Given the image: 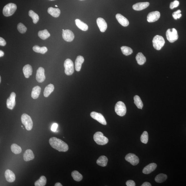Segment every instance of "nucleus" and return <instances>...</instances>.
Listing matches in <instances>:
<instances>
[{
	"label": "nucleus",
	"mask_w": 186,
	"mask_h": 186,
	"mask_svg": "<svg viewBox=\"0 0 186 186\" xmlns=\"http://www.w3.org/2000/svg\"><path fill=\"white\" fill-rule=\"evenodd\" d=\"M80 1H83V0H80Z\"/></svg>",
	"instance_id": "4d7b16f0"
},
{
	"label": "nucleus",
	"mask_w": 186,
	"mask_h": 186,
	"mask_svg": "<svg viewBox=\"0 0 186 186\" xmlns=\"http://www.w3.org/2000/svg\"><path fill=\"white\" fill-rule=\"evenodd\" d=\"M91 117L99 122L101 124L104 125L107 124V122L104 117L101 113L95 112H92L90 114Z\"/></svg>",
	"instance_id": "9b49d317"
},
{
	"label": "nucleus",
	"mask_w": 186,
	"mask_h": 186,
	"mask_svg": "<svg viewBox=\"0 0 186 186\" xmlns=\"http://www.w3.org/2000/svg\"><path fill=\"white\" fill-rule=\"evenodd\" d=\"M126 186H136L135 183L134 181L129 180L127 181L126 183Z\"/></svg>",
	"instance_id": "a19ab883"
},
{
	"label": "nucleus",
	"mask_w": 186,
	"mask_h": 186,
	"mask_svg": "<svg viewBox=\"0 0 186 186\" xmlns=\"http://www.w3.org/2000/svg\"><path fill=\"white\" fill-rule=\"evenodd\" d=\"M134 103L137 108L140 109H142L143 106V103L141 98L138 95H136L134 97Z\"/></svg>",
	"instance_id": "72a5a7b5"
},
{
	"label": "nucleus",
	"mask_w": 186,
	"mask_h": 186,
	"mask_svg": "<svg viewBox=\"0 0 186 186\" xmlns=\"http://www.w3.org/2000/svg\"><path fill=\"white\" fill-rule=\"evenodd\" d=\"M177 19H180V17L182 16V14L180 13V14H177Z\"/></svg>",
	"instance_id": "8fccbe9b"
},
{
	"label": "nucleus",
	"mask_w": 186,
	"mask_h": 186,
	"mask_svg": "<svg viewBox=\"0 0 186 186\" xmlns=\"http://www.w3.org/2000/svg\"><path fill=\"white\" fill-rule=\"evenodd\" d=\"M115 111L118 116H122L126 114V105L123 102L118 101L115 107Z\"/></svg>",
	"instance_id": "0eeeda50"
},
{
	"label": "nucleus",
	"mask_w": 186,
	"mask_h": 186,
	"mask_svg": "<svg viewBox=\"0 0 186 186\" xmlns=\"http://www.w3.org/2000/svg\"><path fill=\"white\" fill-rule=\"evenodd\" d=\"M17 7L16 4L13 3H9L6 5L3 8V15L6 17L11 16L14 14L17 9Z\"/></svg>",
	"instance_id": "7ed1b4c3"
},
{
	"label": "nucleus",
	"mask_w": 186,
	"mask_h": 186,
	"mask_svg": "<svg viewBox=\"0 0 186 186\" xmlns=\"http://www.w3.org/2000/svg\"><path fill=\"white\" fill-rule=\"evenodd\" d=\"M136 59L138 64L140 65H144L146 61V58L141 52H139L137 54Z\"/></svg>",
	"instance_id": "bb28decb"
},
{
	"label": "nucleus",
	"mask_w": 186,
	"mask_h": 186,
	"mask_svg": "<svg viewBox=\"0 0 186 186\" xmlns=\"http://www.w3.org/2000/svg\"><path fill=\"white\" fill-rule=\"evenodd\" d=\"M93 139L95 142L100 145H104L108 142L109 140L106 136H104L103 133L97 132L93 136Z\"/></svg>",
	"instance_id": "f03ea898"
},
{
	"label": "nucleus",
	"mask_w": 186,
	"mask_h": 186,
	"mask_svg": "<svg viewBox=\"0 0 186 186\" xmlns=\"http://www.w3.org/2000/svg\"><path fill=\"white\" fill-rule=\"evenodd\" d=\"M157 167V164L155 163H151L144 167L142 171L144 174H149L154 171Z\"/></svg>",
	"instance_id": "6ab92c4d"
},
{
	"label": "nucleus",
	"mask_w": 186,
	"mask_h": 186,
	"mask_svg": "<svg viewBox=\"0 0 186 186\" xmlns=\"http://www.w3.org/2000/svg\"><path fill=\"white\" fill-rule=\"evenodd\" d=\"M4 55V52H3L2 50H0V57H1Z\"/></svg>",
	"instance_id": "49530a36"
},
{
	"label": "nucleus",
	"mask_w": 186,
	"mask_h": 186,
	"mask_svg": "<svg viewBox=\"0 0 186 186\" xmlns=\"http://www.w3.org/2000/svg\"><path fill=\"white\" fill-rule=\"evenodd\" d=\"M38 35L40 38L43 40H45L50 37V34L47 29H44L43 30L39 31L38 32Z\"/></svg>",
	"instance_id": "c85d7f7f"
},
{
	"label": "nucleus",
	"mask_w": 186,
	"mask_h": 186,
	"mask_svg": "<svg viewBox=\"0 0 186 186\" xmlns=\"http://www.w3.org/2000/svg\"><path fill=\"white\" fill-rule=\"evenodd\" d=\"M50 146L59 152H66L68 150V144L62 140L56 137H52L49 140Z\"/></svg>",
	"instance_id": "f257e3e1"
},
{
	"label": "nucleus",
	"mask_w": 186,
	"mask_h": 186,
	"mask_svg": "<svg viewBox=\"0 0 186 186\" xmlns=\"http://www.w3.org/2000/svg\"><path fill=\"white\" fill-rule=\"evenodd\" d=\"M172 16L174 19L177 20L178 19L177 14H173Z\"/></svg>",
	"instance_id": "a18cd8bd"
},
{
	"label": "nucleus",
	"mask_w": 186,
	"mask_h": 186,
	"mask_svg": "<svg viewBox=\"0 0 186 186\" xmlns=\"http://www.w3.org/2000/svg\"><path fill=\"white\" fill-rule=\"evenodd\" d=\"M121 49L122 53L125 55H130L133 53V50L130 47L123 46L121 47Z\"/></svg>",
	"instance_id": "e433bc0d"
},
{
	"label": "nucleus",
	"mask_w": 186,
	"mask_h": 186,
	"mask_svg": "<svg viewBox=\"0 0 186 186\" xmlns=\"http://www.w3.org/2000/svg\"><path fill=\"white\" fill-rule=\"evenodd\" d=\"M16 95L14 92L11 94L10 96L7 100L6 105L9 109L13 110L16 105L15 98Z\"/></svg>",
	"instance_id": "1a4fd4ad"
},
{
	"label": "nucleus",
	"mask_w": 186,
	"mask_h": 186,
	"mask_svg": "<svg viewBox=\"0 0 186 186\" xmlns=\"http://www.w3.org/2000/svg\"><path fill=\"white\" fill-rule=\"evenodd\" d=\"M181 11L180 10H178L177 11H175V12H174L173 14H180V13H181Z\"/></svg>",
	"instance_id": "de8ad7c7"
},
{
	"label": "nucleus",
	"mask_w": 186,
	"mask_h": 186,
	"mask_svg": "<svg viewBox=\"0 0 186 186\" xmlns=\"http://www.w3.org/2000/svg\"><path fill=\"white\" fill-rule=\"evenodd\" d=\"M54 88H54V85L52 84H50L48 85L44 89V96L45 97H48L50 95V94L54 91Z\"/></svg>",
	"instance_id": "cd10ccee"
},
{
	"label": "nucleus",
	"mask_w": 186,
	"mask_h": 186,
	"mask_svg": "<svg viewBox=\"0 0 186 186\" xmlns=\"http://www.w3.org/2000/svg\"><path fill=\"white\" fill-rule=\"evenodd\" d=\"M1 77H0V83H1Z\"/></svg>",
	"instance_id": "3c124183"
},
{
	"label": "nucleus",
	"mask_w": 186,
	"mask_h": 186,
	"mask_svg": "<svg viewBox=\"0 0 186 186\" xmlns=\"http://www.w3.org/2000/svg\"><path fill=\"white\" fill-rule=\"evenodd\" d=\"M5 176L7 181L8 182H13L15 180V175L14 173L10 169H8L5 171Z\"/></svg>",
	"instance_id": "dca6fc26"
},
{
	"label": "nucleus",
	"mask_w": 186,
	"mask_h": 186,
	"mask_svg": "<svg viewBox=\"0 0 186 186\" xmlns=\"http://www.w3.org/2000/svg\"><path fill=\"white\" fill-rule=\"evenodd\" d=\"M108 159L106 156H101L97 161V163L101 167H105L107 164Z\"/></svg>",
	"instance_id": "393cba45"
},
{
	"label": "nucleus",
	"mask_w": 186,
	"mask_h": 186,
	"mask_svg": "<svg viewBox=\"0 0 186 186\" xmlns=\"http://www.w3.org/2000/svg\"><path fill=\"white\" fill-rule=\"evenodd\" d=\"M65 67V72L66 75H72L74 72V64L73 62L70 59L66 60L64 64Z\"/></svg>",
	"instance_id": "6e6552de"
},
{
	"label": "nucleus",
	"mask_w": 186,
	"mask_h": 186,
	"mask_svg": "<svg viewBox=\"0 0 186 186\" xmlns=\"http://www.w3.org/2000/svg\"><path fill=\"white\" fill-rule=\"evenodd\" d=\"M64 30H65L62 29V31H63H63H64Z\"/></svg>",
	"instance_id": "864d4df0"
},
{
	"label": "nucleus",
	"mask_w": 186,
	"mask_h": 186,
	"mask_svg": "<svg viewBox=\"0 0 186 186\" xmlns=\"http://www.w3.org/2000/svg\"><path fill=\"white\" fill-rule=\"evenodd\" d=\"M167 176L166 174L160 173L158 174L156 176L155 179V180L156 182L159 183H161L167 180Z\"/></svg>",
	"instance_id": "473e14b6"
},
{
	"label": "nucleus",
	"mask_w": 186,
	"mask_h": 186,
	"mask_svg": "<svg viewBox=\"0 0 186 186\" xmlns=\"http://www.w3.org/2000/svg\"><path fill=\"white\" fill-rule=\"evenodd\" d=\"M48 12L53 17L56 18L58 17L60 14V9L52 7L48 8Z\"/></svg>",
	"instance_id": "b1692460"
},
{
	"label": "nucleus",
	"mask_w": 186,
	"mask_h": 186,
	"mask_svg": "<svg viewBox=\"0 0 186 186\" xmlns=\"http://www.w3.org/2000/svg\"><path fill=\"white\" fill-rule=\"evenodd\" d=\"M58 127V124L56 123H54L52 125V127H51V130L53 132L56 131Z\"/></svg>",
	"instance_id": "79ce46f5"
},
{
	"label": "nucleus",
	"mask_w": 186,
	"mask_h": 186,
	"mask_svg": "<svg viewBox=\"0 0 186 186\" xmlns=\"http://www.w3.org/2000/svg\"><path fill=\"white\" fill-rule=\"evenodd\" d=\"M17 29L19 32L21 34L25 33L27 30V28L26 26L21 23H19L17 25Z\"/></svg>",
	"instance_id": "58836bf2"
},
{
	"label": "nucleus",
	"mask_w": 186,
	"mask_h": 186,
	"mask_svg": "<svg viewBox=\"0 0 186 186\" xmlns=\"http://www.w3.org/2000/svg\"><path fill=\"white\" fill-rule=\"evenodd\" d=\"M33 50L34 52L43 54L46 53L48 51V49L46 47H40L38 46H34L33 47Z\"/></svg>",
	"instance_id": "2f4dec72"
},
{
	"label": "nucleus",
	"mask_w": 186,
	"mask_h": 186,
	"mask_svg": "<svg viewBox=\"0 0 186 186\" xmlns=\"http://www.w3.org/2000/svg\"><path fill=\"white\" fill-rule=\"evenodd\" d=\"M62 36L64 40L67 42H72L75 38L73 32L69 29L65 30L63 31Z\"/></svg>",
	"instance_id": "f8f14e48"
},
{
	"label": "nucleus",
	"mask_w": 186,
	"mask_h": 186,
	"mask_svg": "<svg viewBox=\"0 0 186 186\" xmlns=\"http://www.w3.org/2000/svg\"><path fill=\"white\" fill-rule=\"evenodd\" d=\"M47 179L45 176H42L39 180H37L34 183V185L35 186H44L46 184Z\"/></svg>",
	"instance_id": "c756f323"
},
{
	"label": "nucleus",
	"mask_w": 186,
	"mask_h": 186,
	"mask_svg": "<svg viewBox=\"0 0 186 186\" xmlns=\"http://www.w3.org/2000/svg\"><path fill=\"white\" fill-rule=\"evenodd\" d=\"M49 1H55V0H49Z\"/></svg>",
	"instance_id": "603ef678"
},
{
	"label": "nucleus",
	"mask_w": 186,
	"mask_h": 186,
	"mask_svg": "<svg viewBox=\"0 0 186 186\" xmlns=\"http://www.w3.org/2000/svg\"><path fill=\"white\" fill-rule=\"evenodd\" d=\"M45 79L44 68L42 67H39L37 70V73H36V80L38 83H42L44 81Z\"/></svg>",
	"instance_id": "4468645a"
},
{
	"label": "nucleus",
	"mask_w": 186,
	"mask_h": 186,
	"mask_svg": "<svg viewBox=\"0 0 186 186\" xmlns=\"http://www.w3.org/2000/svg\"><path fill=\"white\" fill-rule=\"evenodd\" d=\"M179 2L178 1L175 0L173 2H172L170 3V6L169 8L171 9H173L174 8L177 7L179 6Z\"/></svg>",
	"instance_id": "ea45409f"
},
{
	"label": "nucleus",
	"mask_w": 186,
	"mask_h": 186,
	"mask_svg": "<svg viewBox=\"0 0 186 186\" xmlns=\"http://www.w3.org/2000/svg\"><path fill=\"white\" fill-rule=\"evenodd\" d=\"M153 46L156 50H159L163 46L165 43V40L162 36L156 35L152 41Z\"/></svg>",
	"instance_id": "20e7f679"
},
{
	"label": "nucleus",
	"mask_w": 186,
	"mask_h": 186,
	"mask_svg": "<svg viewBox=\"0 0 186 186\" xmlns=\"http://www.w3.org/2000/svg\"><path fill=\"white\" fill-rule=\"evenodd\" d=\"M75 23L76 26L79 28L81 30H82L86 31L88 29V26L86 24L80 20V19H77L75 20Z\"/></svg>",
	"instance_id": "5701e85b"
},
{
	"label": "nucleus",
	"mask_w": 186,
	"mask_h": 186,
	"mask_svg": "<svg viewBox=\"0 0 186 186\" xmlns=\"http://www.w3.org/2000/svg\"><path fill=\"white\" fill-rule=\"evenodd\" d=\"M142 186H151V184L149 182H145L143 183L142 185Z\"/></svg>",
	"instance_id": "c03bdc74"
},
{
	"label": "nucleus",
	"mask_w": 186,
	"mask_h": 186,
	"mask_svg": "<svg viewBox=\"0 0 186 186\" xmlns=\"http://www.w3.org/2000/svg\"><path fill=\"white\" fill-rule=\"evenodd\" d=\"M21 120L26 130L28 131L30 130L32 128L33 122L30 116L27 114L24 113L21 117Z\"/></svg>",
	"instance_id": "39448f33"
},
{
	"label": "nucleus",
	"mask_w": 186,
	"mask_h": 186,
	"mask_svg": "<svg viewBox=\"0 0 186 186\" xmlns=\"http://www.w3.org/2000/svg\"><path fill=\"white\" fill-rule=\"evenodd\" d=\"M166 35L168 40L170 42H174L178 39L177 31L175 28L168 29L166 32Z\"/></svg>",
	"instance_id": "423d86ee"
},
{
	"label": "nucleus",
	"mask_w": 186,
	"mask_h": 186,
	"mask_svg": "<svg viewBox=\"0 0 186 186\" xmlns=\"http://www.w3.org/2000/svg\"><path fill=\"white\" fill-rule=\"evenodd\" d=\"M29 15L32 18L34 23L37 24L39 19L38 15L34 13L33 11L30 10L29 12Z\"/></svg>",
	"instance_id": "c9c22d12"
},
{
	"label": "nucleus",
	"mask_w": 186,
	"mask_h": 186,
	"mask_svg": "<svg viewBox=\"0 0 186 186\" xmlns=\"http://www.w3.org/2000/svg\"><path fill=\"white\" fill-rule=\"evenodd\" d=\"M149 5V3L148 2L138 3L133 5L132 7L134 10L141 11L148 7Z\"/></svg>",
	"instance_id": "f3484780"
},
{
	"label": "nucleus",
	"mask_w": 186,
	"mask_h": 186,
	"mask_svg": "<svg viewBox=\"0 0 186 186\" xmlns=\"http://www.w3.org/2000/svg\"><path fill=\"white\" fill-rule=\"evenodd\" d=\"M160 17V13L158 11H153L150 13L147 16V21L149 23L155 22Z\"/></svg>",
	"instance_id": "ddd939ff"
},
{
	"label": "nucleus",
	"mask_w": 186,
	"mask_h": 186,
	"mask_svg": "<svg viewBox=\"0 0 186 186\" xmlns=\"http://www.w3.org/2000/svg\"><path fill=\"white\" fill-rule=\"evenodd\" d=\"M125 159L133 165H137L139 162V158L135 154H129L126 155L125 157Z\"/></svg>",
	"instance_id": "9d476101"
},
{
	"label": "nucleus",
	"mask_w": 186,
	"mask_h": 186,
	"mask_svg": "<svg viewBox=\"0 0 186 186\" xmlns=\"http://www.w3.org/2000/svg\"><path fill=\"white\" fill-rule=\"evenodd\" d=\"M97 23L101 32H105L107 28V24L105 19L102 18H98L97 19Z\"/></svg>",
	"instance_id": "2eb2a0df"
},
{
	"label": "nucleus",
	"mask_w": 186,
	"mask_h": 186,
	"mask_svg": "<svg viewBox=\"0 0 186 186\" xmlns=\"http://www.w3.org/2000/svg\"><path fill=\"white\" fill-rule=\"evenodd\" d=\"M23 72L25 78H29L32 75V67L30 65H26L23 68Z\"/></svg>",
	"instance_id": "4be33fe9"
},
{
	"label": "nucleus",
	"mask_w": 186,
	"mask_h": 186,
	"mask_svg": "<svg viewBox=\"0 0 186 186\" xmlns=\"http://www.w3.org/2000/svg\"><path fill=\"white\" fill-rule=\"evenodd\" d=\"M6 42L2 37H0V45L4 46L6 45Z\"/></svg>",
	"instance_id": "37998d69"
},
{
	"label": "nucleus",
	"mask_w": 186,
	"mask_h": 186,
	"mask_svg": "<svg viewBox=\"0 0 186 186\" xmlns=\"http://www.w3.org/2000/svg\"><path fill=\"white\" fill-rule=\"evenodd\" d=\"M141 142L144 144H146L148 141V134L147 131H144L141 136L140 138Z\"/></svg>",
	"instance_id": "4c0bfd02"
},
{
	"label": "nucleus",
	"mask_w": 186,
	"mask_h": 186,
	"mask_svg": "<svg viewBox=\"0 0 186 186\" xmlns=\"http://www.w3.org/2000/svg\"><path fill=\"white\" fill-rule=\"evenodd\" d=\"M34 156L32 151L30 149H27L23 155V158L24 161L27 162L32 160L34 159Z\"/></svg>",
	"instance_id": "aec40b11"
},
{
	"label": "nucleus",
	"mask_w": 186,
	"mask_h": 186,
	"mask_svg": "<svg viewBox=\"0 0 186 186\" xmlns=\"http://www.w3.org/2000/svg\"><path fill=\"white\" fill-rule=\"evenodd\" d=\"M55 186H62V185L59 182L57 183L55 185Z\"/></svg>",
	"instance_id": "09e8293b"
},
{
	"label": "nucleus",
	"mask_w": 186,
	"mask_h": 186,
	"mask_svg": "<svg viewBox=\"0 0 186 186\" xmlns=\"http://www.w3.org/2000/svg\"><path fill=\"white\" fill-rule=\"evenodd\" d=\"M84 62V59L82 56H79L77 57L75 62V70L77 71H79L81 69L82 64Z\"/></svg>",
	"instance_id": "412c9836"
},
{
	"label": "nucleus",
	"mask_w": 186,
	"mask_h": 186,
	"mask_svg": "<svg viewBox=\"0 0 186 186\" xmlns=\"http://www.w3.org/2000/svg\"><path fill=\"white\" fill-rule=\"evenodd\" d=\"M116 17L118 22L122 26L124 27H126L129 25V21L128 20L120 14H118L116 15Z\"/></svg>",
	"instance_id": "a211bd4d"
},
{
	"label": "nucleus",
	"mask_w": 186,
	"mask_h": 186,
	"mask_svg": "<svg viewBox=\"0 0 186 186\" xmlns=\"http://www.w3.org/2000/svg\"><path fill=\"white\" fill-rule=\"evenodd\" d=\"M11 149L12 152L16 154H21L22 151V149L20 146L15 144L11 145Z\"/></svg>",
	"instance_id": "f704fd0d"
},
{
	"label": "nucleus",
	"mask_w": 186,
	"mask_h": 186,
	"mask_svg": "<svg viewBox=\"0 0 186 186\" xmlns=\"http://www.w3.org/2000/svg\"><path fill=\"white\" fill-rule=\"evenodd\" d=\"M55 7H58V6L57 5H55Z\"/></svg>",
	"instance_id": "5fc2aeb1"
},
{
	"label": "nucleus",
	"mask_w": 186,
	"mask_h": 186,
	"mask_svg": "<svg viewBox=\"0 0 186 186\" xmlns=\"http://www.w3.org/2000/svg\"><path fill=\"white\" fill-rule=\"evenodd\" d=\"M21 127H22V128H23V126H21Z\"/></svg>",
	"instance_id": "6e6d98bb"
},
{
	"label": "nucleus",
	"mask_w": 186,
	"mask_h": 186,
	"mask_svg": "<svg viewBox=\"0 0 186 186\" xmlns=\"http://www.w3.org/2000/svg\"><path fill=\"white\" fill-rule=\"evenodd\" d=\"M41 89L40 87L36 86L34 87L32 92V97L34 99H37L38 98L40 94Z\"/></svg>",
	"instance_id": "a878e982"
},
{
	"label": "nucleus",
	"mask_w": 186,
	"mask_h": 186,
	"mask_svg": "<svg viewBox=\"0 0 186 186\" xmlns=\"http://www.w3.org/2000/svg\"><path fill=\"white\" fill-rule=\"evenodd\" d=\"M71 176L74 180L77 182L80 181L83 178V175L77 171H72L71 173Z\"/></svg>",
	"instance_id": "7c9ffc66"
}]
</instances>
